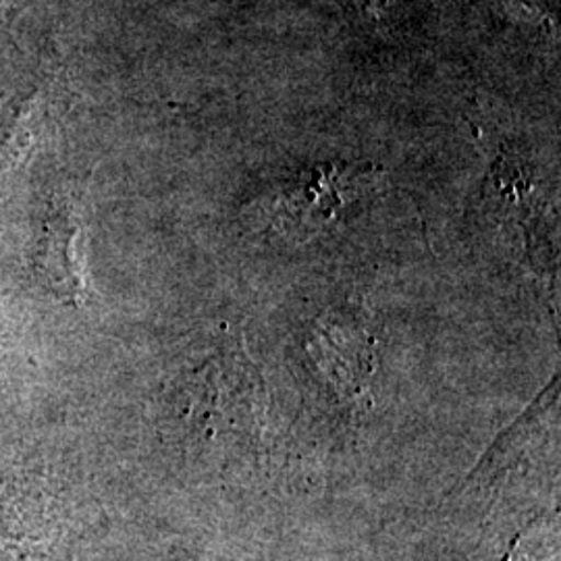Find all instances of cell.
I'll list each match as a JSON object with an SVG mask.
<instances>
[{
	"instance_id": "1",
	"label": "cell",
	"mask_w": 561,
	"mask_h": 561,
	"mask_svg": "<svg viewBox=\"0 0 561 561\" xmlns=\"http://www.w3.org/2000/svg\"><path fill=\"white\" fill-rule=\"evenodd\" d=\"M366 164L364 171L352 164H321L314 171L301 173L287 183L273 202V217L283 231L291 236H312L324 225L340 217L343 206L356 201L360 190L370 180Z\"/></svg>"
},
{
	"instance_id": "3",
	"label": "cell",
	"mask_w": 561,
	"mask_h": 561,
	"mask_svg": "<svg viewBox=\"0 0 561 561\" xmlns=\"http://www.w3.org/2000/svg\"><path fill=\"white\" fill-rule=\"evenodd\" d=\"M4 4H7V0H0V9H4Z\"/></svg>"
},
{
	"instance_id": "2",
	"label": "cell",
	"mask_w": 561,
	"mask_h": 561,
	"mask_svg": "<svg viewBox=\"0 0 561 561\" xmlns=\"http://www.w3.org/2000/svg\"><path fill=\"white\" fill-rule=\"evenodd\" d=\"M83 217L80 206L69 198L53 202L42 222L36 266L48 289L65 304L85 301V268L81 261Z\"/></svg>"
}]
</instances>
